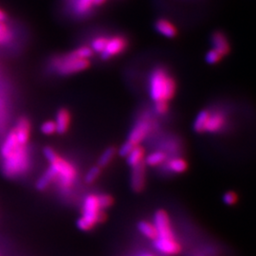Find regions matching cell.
Wrapping results in <instances>:
<instances>
[{
  "instance_id": "obj_21",
  "label": "cell",
  "mask_w": 256,
  "mask_h": 256,
  "mask_svg": "<svg viewBox=\"0 0 256 256\" xmlns=\"http://www.w3.org/2000/svg\"><path fill=\"white\" fill-rule=\"evenodd\" d=\"M138 229L140 233L145 236L148 239L155 240L157 238V230L154 223L148 222V221H141L138 224Z\"/></svg>"
},
{
  "instance_id": "obj_30",
  "label": "cell",
  "mask_w": 256,
  "mask_h": 256,
  "mask_svg": "<svg viewBox=\"0 0 256 256\" xmlns=\"http://www.w3.org/2000/svg\"><path fill=\"white\" fill-rule=\"evenodd\" d=\"M42 133L45 135H52L56 132V126L53 121H47L41 125Z\"/></svg>"
},
{
  "instance_id": "obj_27",
  "label": "cell",
  "mask_w": 256,
  "mask_h": 256,
  "mask_svg": "<svg viewBox=\"0 0 256 256\" xmlns=\"http://www.w3.org/2000/svg\"><path fill=\"white\" fill-rule=\"evenodd\" d=\"M100 174H101V167L93 166L92 168H90L85 174V180L86 183H92L99 177Z\"/></svg>"
},
{
  "instance_id": "obj_2",
  "label": "cell",
  "mask_w": 256,
  "mask_h": 256,
  "mask_svg": "<svg viewBox=\"0 0 256 256\" xmlns=\"http://www.w3.org/2000/svg\"><path fill=\"white\" fill-rule=\"evenodd\" d=\"M102 219V210L98 203L97 195H87L83 205V215L77 221L78 228L82 231H88Z\"/></svg>"
},
{
  "instance_id": "obj_16",
  "label": "cell",
  "mask_w": 256,
  "mask_h": 256,
  "mask_svg": "<svg viewBox=\"0 0 256 256\" xmlns=\"http://www.w3.org/2000/svg\"><path fill=\"white\" fill-rule=\"evenodd\" d=\"M70 122H71L70 112L67 109H60L56 114V119L54 122L56 126V132L58 134L66 133L69 128Z\"/></svg>"
},
{
  "instance_id": "obj_10",
  "label": "cell",
  "mask_w": 256,
  "mask_h": 256,
  "mask_svg": "<svg viewBox=\"0 0 256 256\" xmlns=\"http://www.w3.org/2000/svg\"><path fill=\"white\" fill-rule=\"evenodd\" d=\"M225 123V116L222 113L209 111V115L205 123L204 132H209V133L219 132L224 128Z\"/></svg>"
},
{
  "instance_id": "obj_4",
  "label": "cell",
  "mask_w": 256,
  "mask_h": 256,
  "mask_svg": "<svg viewBox=\"0 0 256 256\" xmlns=\"http://www.w3.org/2000/svg\"><path fill=\"white\" fill-rule=\"evenodd\" d=\"M89 66L88 59L76 58L70 53L67 56L59 58L56 62L55 68L60 75H71L77 72H83Z\"/></svg>"
},
{
  "instance_id": "obj_28",
  "label": "cell",
  "mask_w": 256,
  "mask_h": 256,
  "mask_svg": "<svg viewBox=\"0 0 256 256\" xmlns=\"http://www.w3.org/2000/svg\"><path fill=\"white\" fill-rule=\"evenodd\" d=\"M97 199H98V203H99V206H100L101 210H104V209L108 208V207L111 205V203H112V198H111V196H110V195H105V194L97 195Z\"/></svg>"
},
{
  "instance_id": "obj_36",
  "label": "cell",
  "mask_w": 256,
  "mask_h": 256,
  "mask_svg": "<svg viewBox=\"0 0 256 256\" xmlns=\"http://www.w3.org/2000/svg\"><path fill=\"white\" fill-rule=\"evenodd\" d=\"M94 1V5L96 6H101L106 0H93Z\"/></svg>"
},
{
  "instance_id": "obj_31",
  "label": "cell",
  "mask_w": 256,
  "mask_h": 256,
  "mask_svg": "<svg viewBox=\"0 0 256 256\" xmlns=\"http://www.w3.org/2000/svg\"><path fill=\"white\" fill-rule=\"evenodd\" d=\"M135 147V145L131 144L130 142L126 141L124 144L120 147L119 149V154L122 156V157H126L128 154L131 152V150Z\"/></svg>"
},
{
  "instance_id": "obj_15",
  "label": "cell",
  "mask_w": 256,
  "mask_h": 256,
  "mask_svg": "<svg viewBox=\"0 0 256 256\" xmlns=\"http://www.w3.org/2000/svg\"><path fill=\"white\" fill-rule=\"evenodd\" d=\"M155 29L161 35L167 38H174L177 34V30L171 21L167 19H159L155 24Z\"/></svg>"
},
{
  "instance_id": "obj_25",
  "label": "cell",
  "mask_w": 256,
  "mask_h": 256,
  "mask_svg": "<svg viewBox=\"0 0 256 256\" xmlns=\"http://www.w3.org/2000/svg\"><path fill=\"white\" fill-rule=\"evenodd\" d=\"M72 55L80 59H88L93 55V51L89 47H81L72 52Z\"/></svg>"
},
{
  "instance_id": "obj_20",
  "label": "cell",
  "mask_w": 256,
  "mask_h": 256,
  "mask_svg": "<svg viewBox=\"0 0 256 256\" xmlns=\"http://www.w3.org/2000/svg\"><path fill=\"white\" fill-rule=\"evenodd\" d=\"M166 154L163 151H156L149 154L146 158H144V164L151 167H156L166 162Z\"/></svg>"
},
{
  "instance_id": "obj_19",
  "label": "cell",
  "mask_w": 256,
  "mask_h": 256,
  "mask_svg": "<svg viewBox=\"0 0 256 256\" xmlns=\"http://www.w3.org/2000/svg\"><path fill=\"white\" fill-rule=\"evenodd\" d=\"M166 167L172 173L180 174V173H183L186 170L187 164L181 158H173L167 162Z\"/></svg>"
},
{
  "instance_id": "obj_12",
  "label": "cell",
  "mask_w": 256,
  "mask_h": 256,
  "mask_svg": "<svg viewBox=\"0 0 256 256\" xmlns=\"http://www.w3.org/2000/svg\"><path fill=\"white\" fill-rule=\"evenodd\" d=\"M145 186V167L144 164H140L132 167L131 187L135 192H141Z\"/></svg>"
},
{
  "instance_id": "obj_17",
  "label": "cell",
  "mask_w": 256,
  "mask_h": 256,
  "mask_svg": "<svg viewBox=\"0 0 256 256\" xmlns=\"http://www.w3.org/2000/svg\"><path fill=\"white\" fill-rule=\"evenodd\" d=\"M127 164L131 167H134L138 164H143L144 161V150L140 145H136L131 152L126 156Z\"/></svg>"
},
{
  "instance_id": "obj_32",
  "label": "cell",
  "mask_w": 256,
  "mask_h": 256,
  "mask_svg": "<svg viewBox=\"0 0 256 256\" xmlns=\"http://www.w3.org/2000/svg\"><path fill=\"white\" fill-rule=\"evenodd\" d=\"M168 102H155V111L157 114L164 115L168 111Z\"/></svg>"
},
{
  "instance_id": "obj_7",
  "label": "cell",
  "mask_w": 256,
  "mask_h": 256,
  "mask_svg": "<svg viewBox=\"0 0 256 256\" xmlns=\"http://www.w3.org/2000/svg\"><path fill=\"white\" fill-rule=\"evenodd\" d=\"M153 129V124L148 119H143L135 123L128 136V142L133 145H139L150 134Z\"/></svg>"
},
{
  "instance_id": "obj_37",
  "label": "cell",
  "mask_w": 256,
  "mask_h": 256,
  "mask_svg": "<svg viewBox=\"0 0 256 256\" xmlns=\"http://www.w3.org/2000/svg\"><path fill=\"white\" fill-rule=\"evenodd\" d=\"M5 18H6L5 13H4L2 10H0V21H4L5 20Z\"/></svg>"
},
{
  "instance_id": "obj_5",
  "label": "cell",
  "mask_w": 256,
  "mask_h": 256,
  "mask_svg": "<svg viewBox=\"0 0 256 256\" xmlns=\"http://www.w3.org/2000/svg\"><path fill=\"white\" fill-rule=\"evenodd\" d=\"M51 166L56 172V178L63 189H70L76 178V170L69 162L59 157V159L51 164Z\"/></svg>"
},
{
  "instance_id": "obj_35",
  "label": "cell",
  "mask_w": 256,
  "mask_h": 256,
  "mask_svg": "<svg viewBox=\"0 0 256 256\" xmlns=\"http://www.w3.org/2000/svg\"><path fill=\"white\" fill-rule=\"evenodd\" d=\"M8 30L7 26L4 24V21H0V31Z\"/></svg>"
},
{
  "instance_id": "obj_24",
  "label": "cell",
  "mask_w": 256,
  "mask_h": 256,
  "mask_svg": "<svg viewBox=\"0 0 256 256\" xmlns=\"http://www.w3.org/2000/svg\"><path fill=\"white\" fill-rule=\"evenodd\" d=\"M224 57L214 49H211L205 55V61L207 62L209 65H216Z\"/></svg>"
},
{
  "instance_id": "obj_11",
  "label": "cell",
  "mask_w": 256,
  "mask_h": 256,
  "mask_svg": "<svg viewBox=\"0 0 256 256\" xmlns=\"http://www.w3.org/2000/svg\"><path fill=\"white\" fill-rule=\"evenodd\" d=\"M211 43L213 46L212 49L220 53L223 57H225L227 54H229V52L231 51L229 40L225 34L221 31H215L212 34Z\"/></svg>"
},
{
  "instance_id": "obj_13",
  "label": "cell",
  "mask_w": 256,
  "mask_h": 256,
  "mask_svg": "<svg viewBox=\"0 0 256 256\" xmlns=\"http://www.w3.org/2000/svg\"><path fill=\"white\" fill-rule=\"evenodd\" d=\"M30 123L26 118H20L15 125V128L13 129V132L15 134L16 140L21 145L27 146L29 137H30Z\"/></svg>"
},
{
  "instance_id": "obj_6",
  "label": "cell",
  "mask_w": 256,
  "mask_h": 256,
  "mask_svg": "<svg viewBox=\"0 0 256 256\" xmlns=\"http://www.w3.org/2000/svg\"><path fill=\"white\" fill-rule=\"evenodd\" d=\"M154 225L157 230V238L169 239L175 238L168 214L164 210H159L154 215Z\"/></svg>"
},
{
  "instance_id": "obj_29",
  "label": "cell",
  "mask_w": 256,
  "mask_h": 256,
  "mask_svg": "<svg viewBox=\"0 0 256 256\" xmlns=\"http://www.w3.org/2000/svg\"><path fill=\"white\" fill-rule=\"evenodd\" d=\"M43 153L50 164H53L59 159V156L51 147H45L43 150Z\"/></svg>"
},
{
  "instance_id": "obj_3",
  "label": "cell",
  "mask_w": 256,
  "mask_h": 256,
  "mask_svg": "<svg viewBox=\"0 0 256 256\" xmlns=\"http://www.w3.org/2000/svg\"><path fill=\"white\" fill-rule=\"evenodd\" d=\"M29 167V156L26 146H19L14 152L4 159L3 171L10 177L24 174Z\"/></svg>"
},
{
  "instance_id": "obj_33",
  "label": "cell",
  "mask_w": 256,
  "mask_h": 256,
  "mask_svg": "<svg viewBox=\"0 0 256 256\" xmlns=\"http://www.w3.org/2000/svg\"><path fill=\"white\" fill-rule=\"evenodd\" d=\"M223 201L227 205L236 204L237 201V195L234 192H227L223 196Z\"/></svg>"
},
{
  "instance_id": "obj_38",
  "label": "cell",
  "mask_w": 256,
  "mask_h": 256,
  "mask_svg": "<svg viewBox=\"0 0 256 256\" xmlns=\"http://www.w3.org/2000/svg\"><path fill=\"white\" fill-rule=\"evenodd\" d=\"M141 256H154L152 255H150V254H144V255H142Z\"/></svg>"
},
{
  "instance_id": "obj_9",
  "label": "cell",
  "mask_w": 256,
  "mask_h": 256,
  "mask_svg": "<svg viewBox=\"0 0 256 256\" xmlns=\"http://www.w3.org/2000/svg\"><path fill=\"white\" fill-rule=\"evenodd\" d=\"M154 241V247L158 252L164 256H175L180 253L181 247L175 238L169 239H159L156 238Z\"/></svg>"
},
{
  "instance_id": "obj_22",
  "label": "cell",
  "mask_w": 256,
  "mask_h": 256,
  "mask_svg": "<svg viewBox=\"0 0 256 256\" xmlns=\"http://www.w3.org/2000/svg\"><path fill=\"white\" fill-rule=\"evenodd\" d=\"M93 5H94L93 0H77L74 5V11L79 15L85 14L91 10Z\"/></svg>"
},
{
  "instance_id": "obj_26",
  "label": "cell",
  "mask_w": 256,
  "mask_h": 256,
  "mask_svg": "<svg viewBox=\"0 0 256 256\" xmlns=\"http://www.w3.org/2000/svg\"><path fill=\"white\" fill-rule=\"evenodd\" d=\"M107 40H108V38H106L104 36L95 38L91 43V50L97 53H102L106 46Z\"/></svg>"
},
{
  "instance_id": "obj_23",
  "label": "cell",
  "mask_w": 256,
  "mask_h": 256,
  "mask_svg": "<svg viewBox=\"0 0 256 256\" xmlns=\"http://www.w3.org/2000/svg\"><path fill=\"white\" fill-rule=\"evenodd\" d=\"M115 155H116V149L115 148L109 147V148L105 149L99 158L98 166L99 167H105L106 165H108L114 159Z\"/></svg>"
},
{
  "instance_id": "obj_18",
  "label": "cell",
  "mask_w": 256,
  "mask_h": 256,
  "mask_svg": "<svg viewBox=\"0 0 256 256\" xmlns=\"http://www.w3.org/2000/svg\"><path fill=\"white\" fill-rule=\"evenodd\" d=\"M56 175L57 174H56L55 170L51 166H50V168L45 172V174H43L41 177L37 180L36 188L40 191L45 190L50 185L51 181L56 178Z\"/></svg>"
},
{
  "instance_id": "obj_34",
  "label": "cell",
  "mask_w": 256,
  "mask_h": 256,
  "mask_svg": "<svg viewBox=\"0 0 256 256\" xmlns=\"http://www.w3.org/2000/svg\"><path fill=\"white\" fill-rule=\"evenodd\" d=\"M10 38H11V34L9 30L0 31V44H5L10 41Z\"/></svg>"
},
{
  "instance_id": "obj_1",
  "label": "cell",
  "mask_w": 256,
  "mask_h": 256,
  "mask_svg": "<svg viewBox=\"0 0 256 256\" xmlns=\"http://www.w3.org/2000/svg\"><path fill=\"white\" fill-rule=\"evenodd\" d=\"M176 85L173 76L164 68H156L148 80V91L154 102H168L173 97Z\"/></svg>"
},
{
  "instance_id": "obj_14",
  "label": "cell",
  "mask_w": 256,
  "mask_h": 256,
  "mask_svg": "<svg viewBox=\"0 0 256 256\" xmlns=\"http://www.w3.org/2000/svg\"><path fill=\"white\" fill-rule=\"evenodd\" d=\"M19 146H25V145H21L17 142L13 130L10 131V133L7 135L4 143L1 146V149H0V154H1V157L3 158V160L8 158L10 154L14 152Z\"/></svg>"
},
{
  "instance_id": "obj_8",
  "label": "cell",
  "mask_w": 256,
  "mask_h": 256,
  "mask_svg": "<svg viewBox=\"0 0 256 256\" xmlns=\"http://www.w3.org/2000/svg\"><path fill=\"white\" fill-rule=\"evenodd\" d=\"M126 46L127 42L123 36H114L112 38H109L107 40L104 50L101 53L102 59L108 60L114 56L119 55L126 49Z\"/></svg>"
}]
</instances>
